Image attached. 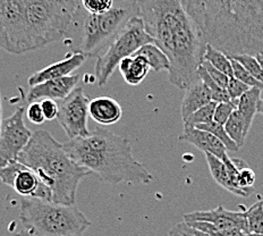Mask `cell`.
<instances>
[{"instance_id":"ba28073f","label":"cell","mask_w":263,"mask_h":236,"mask_svg":"<svg viewBox=\"0 0 263 236\" xmlns=\"http://www.w3.org/2000/svg\"><path fill=\"white\" fill-rule=\"evenodd\" d=\"M90 101L91 99L85 95L82 87H76L67 98L62 100L56 119L69 140L90 135L91 132L87 126Z\"/></svg>"},{"instance_id":"f35d334b","label":"cell","mask_w":263,"mask_h":236,"mask_svg":"<svg viewBox=\"0 0 263 236\" xmlns=\"http://www.w3.org/2000/svg\"><path fill=\"white\" fill-rule=\"evenodd\" d=\"M3 106H2V95H0V132H2V126H3Z\"/></svg>"},{"instance_id":"7402d4cb","label":"cell","mask_w":263,"mask_h":236,"mask_svg":"<svg viewBox=\"0 0 263 236\" xmlns=\"http://www.w3.org/2000/svg\"><path fill=\"white\" fill-rule=\"evenodd\" d=\"M204 60L209 62L213 67L220 70L221 73L227 75L228 78H233V67L230 59L226 53H223L220 50H217L210 45H206L205 53H204Z\"/></svg>"},{"instance_id":"1f68e13d","label":"cell","mask_w":263,"mask_h":236,"mask_svg":"<svg viewBox=\"0 0 263 236\" xmlns=\"http://www.w3.org/2000/svg\"><path fill=\"white\" fill-rule=\"evenodd\" d=\"M25 116L34 125H41L46 122V117L45 114H43L41 103L37 101L30 103L29 107L25 109Z\"/></svg>"},{"instance_id":"4316f807","label":"cell","mask_w":263,"mask_h":236,"mask_svg":"<svg viewBox=\"0 0 263 236\" xmlns=\"http://www.w3.org/2000/svg\"><path fill=\"white\" fill-rule=\"evenodd\" d=\"M228 57L237 60L255 80L263 83V69L253 55H232Z\"/></svg>"},{"instance_id":"2e32d148","label":"cell","mask_w":263,"mask_h":236,"mask_svg":"<svg viewBox=\"0 0 263 236\" xmlns=\"http://www.w3.org/2000/svg\"><path fill=\"white\" fill-rule=\"evenodd\" d=\"M211 101V93L201 80L189 86L185 90L184 98L180 103V115H182L183 120Z\"/></svg>"},{"instance_id":"52a82bcc","label":"cell","mask_w":263,"mask_h":236,"mask_svg":"<svg viewBox=\"0 0 263 236\" xmlns=\"http://www.w3.org/2000/svg\"><path fill=\"white\" fill-rule=\"evenodd\" d=\"M149 43H155V41L145 31L143 21L139 16L132 17L108 46L107 50L98 57L95 66L97 84L106 85L123 59L133 56Z\"/></svg>"},{"instance_id":"484cf974","label":"cell","mask_w":263,"mask_h":236,"mask_svg":"<svg viewBox=\"0 0 263 236\" xmlns=\"http://www.w3.org/2000/svg\"><path fill=\"white\" fill-rule=\"evenodd\" d=\"M196 129L202 130V131H206L211 133L212 135H215L216 138L222 142V144L226 147V149L229 151H238L239 148L236 146V143L229 138V135L227 134L226 130H224V126L218 124L216 122H210L208 124H203V125H199L196 126Z\"/></svg>"},{"instance_id":"ffe728a7","label":"cell","mask_w":263,"mask_h":236,"mask_svg":"<svg viewBox=\"0 0 263 236\" xmlns=\"http://www.w3.org/2000/svg\"><path fill=\"white\" fill-rule=\"evenodd\" d=\"M204 155H205L208 166H209V169H210V173L212 175L213 179L216 180V183L220 185L224 190L230 192V193L237 195V191L235 190V188L229 180L227 168L224 162L220 160L219 158L211 155V153H204Z\"/></svg>"},{"instance_id":"8fae6325","label":"cell","mask_w":263,"mask_h":236,"mask_svg":"<svg viewBox=\"0 0 263 236\" xmlns=\"http://www.w3.org/2000/svg\"><path fill=\"white\" fill-rule=\"evenodd\" d=\"M184 222H206L212 224L219 230L229 228H239L244 233L250 234L245 211H230L219 206L215 209L194 211L184 215Z\"/></svg>"},{"instance_id":"7c38bea8","label":"cell","mask_w":263,"mask_h":236,"mask_svg":"<svg viewBox=\"0 0 263 236\" xmlns=\"http://www.w3.org/2000/svg\"><path fill=\"white\" fill-rule=\"evenodd\" d=\"M80 78L81 76L79 74H73L62 79L46 81L43 83L32 86L27 95V100L30 102L43 100V99L64 100L78 87L76 85L79 83Z\"/></svg>"},{"instance_id":"4fadbf2b","label":"cell","mask_w":263,"mask_h":236,"mask_svg":"<svg viewBox=\"0 0 263 236\" xmlns=\"http://www.w3.org/2000/svg\"><path fill=\"white\" fill-rule=\"evenodd\" d=\"M86 58L87 57H85L84 55L70 51L69 53H67L66 58L47 66V67L39 70V72H35L32 76H30L27 82H29L30 86L32 87L43 83L46 81L62 79L66 78V76L73 75V73L76 72L85 63Z\"/></svg>"},{"instance_id":"60d3db41","label":"cell","mask_w":263,"mask_h":236,"mask_svg":"<svg viewBox=\"0 0 263 236\" xmlns=\"http://www.w3.org/2000/svg\"><path fill=\"white\" fill-rule=\"evenodd\" d=\"M248 236H263V235H257V234H248Z\"/></svg>"},{"instance_id":"7a4b0ae2","label":"cell","mask_w":263,"mask_h":236,"mask_svg":"<svg viewBox=\"0 0 263 236\" xmlns=\"http://www.w3.org/2000/svg\"><path fill=\"white\" fill-rule=\"evenodd\" d=\"M206 45L232 55L263 52V0H179Z\"/></svg>"},{"instance_id":"d4e9b609","label":"cell","mask_w":263,"mask_h":236,"mask_svg":"<svg viewBox=\"0 0 263 236\" xmlns=\"http://www.w3.org/2000/svg\"><path fill=\"white\" fill-rule=\"evenodd\" d=\"M217 107V102L211 101L204 107L197 109L184 120V128H196L199 125L208 124L213 120V115H215V109Z\"/></svg>"},{"instance_id":"5b68a950","label":"cell","mask_w":263,"mask_h":236,"mask_svg":"<svg viewBox=\"0 0 263 236\" xmlns=\"http://www.w3.org/2000/svg\"><path fill=\"white\" fill-rule=\"evenodd\" d=\"M20 221L35 236H83L91 226V222L78 207L34 197L22 199Z\"/></svg>"},{"instance_id":"9c48e42d","label":"cell","mask_w":263,"mask_h":236,"mask_svg":"<svg viewBox=\"0 0 263 236\" xmlns=\"http://www.w3.org/2000/svg\"><path fill=\"white\" fill-rule=\"evenodd\" d=\"M32 135L25 125V108H17L12 116L4 119L0 132V167L17 161Z\"/></svg>"},{"instance_id":"f546056e","label":"cell","mask_w":263,"mask_h":236,"mask_svg":"<svg viewBox=\"0 0 263 236\" xmlns=\"http://www.w3.org/2000/svg\"><path fill=\"white\" fill-rule=\"evenodd\" d=\"M250 89H251V87L249 85L244 84L243 82L238 81L237 79H235L233 76V78L229 79L226 90L228 92L230 100H232V102H234L235 105H236V108H237L238 99L242 97L245 92H248Z\"/></svg>"},{"instance_id":"d6986e66","label":"cell","mask_w":263,"mask_h":236,"mask_svg":"<svg viewBox=\"0 0 263 236\" xmlns=\"http://www.w3.org/2000/svg\"><path fill=\"white\" fill-rule=\"evenodd\" d=\"M135 53L143 56L146 63L149 64L150 68L157 73L162 72V70H169V67H171V63H169L168 57L155 43H149V45L143 46Z\"/></svg>"},{"instance_id":"4dcf8cb0","label":"cell","mask_w":263,"mask_h":236,"mask_svg":"<svg viewBox=\"0 0 263 236\" xmlns=\"http://www.w3.org/2000/svg\"><path fill=\"white\" fill-rule=\"evenodd\" d=\"M236 109V105L234 102H220L217 103L215 109V115H213V122L220 125H224L227 123L230 115Z\"/></svg>"},{"instance_id":"e0dca14e","label":"cell","mask_w":263,"mask_h":236,"mask_svg":"<svg viewBox=\"0 0 263 236\" xmlns=\"http://www.w3.org/2000/svg\"><path fill=\"white\" fill-rule=\"evenodd\" d=\"M118 68L123 79L129 85L141 84L151 70L145 58L139 53H134L133 56L123 59Z\"/></svg>"},{"instance_id":"44dd1931","label":"cell","mask_w":263,"mask_h":236,"mask_svg":"<svg viewBox=\"0 0 263 236\" xmlns=\"http://www.w3.org/2000/svg\"><path fill=\"white\" fill-rule=\"evenodd\" d=\"M229 138L232 139L238 148H242L245 143V139L248 134L245 132V122L240 113L235 109L234 113L230 115L227 123L223 125Z\"/></svg>"},{"instance_id":"277c9868","label":"cell","mask_w":263,"mask_h":236,"mask_svg":"<svg viewBox=\"0 0 263 236\" xmlns=\"http://www.w3.org/2000/svg\"><path fill=\"white\" fill-rule=\"evenodd\" d=\"M17 161L36 174L51 190L53 204L58 205L75 206L81 180L90 175L69 157L63 143L45 130L33 133Z\"/></svg>"},{"instance_id":"cb8c5ba5","label":"cell","mask_w":263,"mask_h":236,"mask_svg":"<svg viewBox=\"0 0 263 236\" xmlns=\"http://www.w3.org/2000/svg\"><path fill=\"white\" fill-rule=\"evenodd\" d=\"M197 74H199V79L203 82L208 89H209V91L211 93L212 101H215L217 103L232 102L227 90L223 89V87H221V86H219L216 82L210 78V75L208 74V72L202 65L200 66L199 70H197Z\"/></svg>"},{"instance_id":"8992f818","label":"cell","mask_w":263,"mask_h":236,"mask_svg":"<svg viewBox=\"0 0 263 236\" xmlns=\"http://www.w3.org/2000/svg\"><path fill=\"white\" fill-rule=\"evenodd\" d=\"M134 16H139L138 0H115L107 13L87 14L82 22L79 40L70 47V51L85 57L99 56Z\"/></svg>"},{"instance_id":"6da1fadb","label":"cell","mask_w":263,"mask_h":236,"mask_svg":"<svg viewBox=\"0 0 263 236\" xmlns=\"http://www.w3.org/2000/svg\"><path fill=\"white\" fill-rule=\"evenodd\" d=\"M139 17L171 63L169 82L186 90L199 82L206 42L179 0H138Z\"/></svg>"},{"instance_id":"836d02e7","label":"cell","mask_w":263,"mask_h":236,"mask_svg":"<svg viewBox=\"0 0 263 236\" xmlns=\"http://www.w3.org/2000/svg\"><path fill=\"white\" fill-rule=\"evenodd\" d=\"M168 236H209L204 233L200 232L199 229L191 227L187 223L182 222L175 225V226L169 230Z\"/></svg>"},{"instance_id":"3957f363","label":"cell","mask_w":263,"mask_h":236,"mask_svg":"<svg viewBox=\"0 0 263 236\" xmlns=\"http://www.w3.org/2000/svg\"><path fill=\"white\" fill-rule=\"evenodd\" d=\"M73 160L102 183H141L155 180L143 164L133 157L129 140L98 128L86 138L69 140L63 144Z\"/></svg>"},{"instance_id":"74e56055","label":"cell","mask_w":263,"mask_h":236,"mask_svg":"<svg viewBox=\"0 0 263 236\" xmlns=\"http://www.w3.org/2000/svg\"><path fill=\"white\" fill-rule=\"evenodd\" d=\"M254 57L256 58V60H257V63L260 64V66H261V68L263 69V52H260V53H256V55H254Z\"/></svg>"},{"instance_id":"d6a6232c","label":"cell","mask_w":263,"mask_h":236,"mask_svg":"<svg viewBox=\"0 0 263 236\" xmlns=\"http://www.w3.org/2000/svg\"><path fill=\"white\" fill-rule=\"evenodd\" d=\"M255 173L248 166L239 169L238 173V186L246 191L254 192L253 185L255 183Z\"/></svg>"},{"instance_id":"83f0119b","label":"cell","mask_w":263,"mask_h":236,"mask_svg":"<svg viewBox=\"0 0 263 236\" xmlns=\"http://www.w3.org/2000/svg\"><path fill=\"white\" fill-rule=\"evenodd\" d=\"M230 63H232V67H233V76L235 79H237L238 81L243 82L244 84L249 85L250 87H257V89L263 90V83L255 80L253 76H252L248 70H246L242 65H240L237 60H235L233 58H230Z\"/></svg>"},{"instance_id":"e575fe53","label":"cell","mask_w":263,"mask_h":236,"mask_svg":"<svg viewBox=\"0 0 263 236\" xmlns=\"http://www.w3.org/2000/svg\"><path fill=\"white\" fill-rule=\"evenodd\" d=\"M202 66H203L208 74L210 75V78L215 81L219 86L223 87V89H227V85L229 82V78L227 75H224L223 73L220 72V70H218L217 68L213 67V66L209 62H206V60H203V62H202Z\"/></svg>"},{"instance_id":"8d00e7d4","label":"cell","mask_w":263,"mask_h":236,"mask_svg":"<svg viewBox=\"0 0 263 236\" xmlns=\"http://www.w3.org/2000/svg\"><path fill=\"white\" fill-rule=\"evenodd\" d=\"M14 236H35L34 234H32L30 230H27L25 228H23L22 230H20V232L16 233Z\"/></svg>"},{"instance_id":"d590c367","label":"cell","mask_w":263,"mask_h":236,"mask_svg":"<svg viewBox=\"0 0 263 236\" xmlns=\"http://www.w3.org/2000/svg\"><path fill=\"white\" fill-rule=\"evenodd\" d=\"M40 103H41L43 114H45L46 120H52L54 118H57L59 106L56 101L51 100V99H43Z\"/></svg>"},{"instance_id":"ac0fdd59","label":"cell","mask_w":263,"mask_h":236,"mask_svg":"<svg viewBox=\"0 0 263 236\" xmlns=\"http://www.w3.org/2000/svg\"><path fill=\"white\" fill-rule=\"evenodd\" d=\"M262 91L263 90L257 89V87H251L248 92H245L238 99L236 109L244 118L246 134L249 133L252 123H253L254 115L257 113V103L261 100Z\"/></svg>"},{"instance_id":"603a6c76","label":"cell","mask_w":263,"mask_h":236,"mask_svg":"<svg viewBox=\"0 0 263 236\" xmlns=\"http://www.w3.org/2000/svg\"><path fill=\"white\" fill-rule=\"evenodd\" d=\"M244 211L250 234L263 235V200L255 202Z\"/></svg>"},{"instance_id":"ab89813d","label":"cell","mask_w":263,"mask_h":236,"mask_svg":"<svg viewBox=\"0 0 263 236\" xmlns=\"http://www.w3.org/2000/svg\"><path fill=\"white\" fill-rule=\"evenodd\" d=\"M257 113L263 115V99H261L259 103H257Z\"/></svg>"},{"instance_id":"30bf717a","label":"cell","mask_w":263,"mask_h":236,"mask_svg":"<svg viewBox=\"0 0 263 236\" xmlns=\"http://www.w3.org/2000/svg\"><path fill=\"white\" fill-rule=\"evenodd\" d=\"M0 180L23 197H34L52 202L51 190L41 182L32 169L18 161L0 167Z\"/></svg>"},{"instance_id":"5bb4252c","label":"cell","mask_w":263,"mask_h":236,"mask_svg":"<svg viewBox=\"0 0 263 236\" xmlns=\"http://www.w3.org/2000/svg\"><path fill=\"white\" fill-rule=\"evenodd\" d=\"M179 140L189 142L199 150L203 151L204 153H211L220 160H223L224 158L228 157L227 149L222 144V142L206 131H202L196 128H184L183 134L179 136Z\"/></svg>"},{"instance_id":"f1b7e54d","label":"cell","mask_w":263,"mask_h":236,"mask_svg":"<svg viewBox=\"0 0 263 236\" xmlns=\"http://www.w3.org/2000/svg\"><path fill=\"white\" fill-rule=\"evenodd\" d=\"M115 0H81V6L87 14L100 15L110 10Z\"/></svg>"},{"instance_id":"9a60e30c","label":"cell","mask_w":263,"mask_h":236,"mask_svg":"<svg viewBox=\"0 0 263 236\" xmlns=\"http://www.w3.org/2000/svg\"><path fill=\"white\" fill-rule=\"evenodd\" d=\"M89 115L99 125L110 126L119 122L123 116V109L114 98L98 97L90 101Z\"/></svg>"}]
</instances>
